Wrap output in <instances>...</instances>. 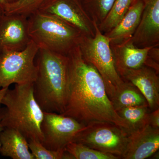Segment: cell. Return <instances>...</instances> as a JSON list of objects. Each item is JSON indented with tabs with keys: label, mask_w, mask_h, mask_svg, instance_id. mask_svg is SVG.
<instances>
[{
	"label": "cell",
	"mask_w": 159,
	"mask_h": 159,
	"mask_svg": "<svg viewBox=\"0 0 159 159\" xmlns=\"http://www.w3.org/2000/svg\"><path fill=\"white\" fill-rule=\"evenodd\" d=\"M67 56L68 91L61 115L86 125L111 123L129 133L127 123L113 106L102 77L93 66L84 59L79 47L71 50Z\"/></svg>",
	"instance_id": "cell-1"
},
{
	"label": "cell",
	"mask_w": 159,
	"mask_h": 159,
	"mask_svg": "<svg viewBox=\"0 0 159 159\" xmlns=\"http://www.w3.org/2000/svg\"><path fill=\"white\" fill-rule=\"evenodd\" d=\"M35 63L37 74L33 87L35 100L43 111L62 114L68 91L67 55L39 49Z\"/></svg>",
	"instance_id": "cell-2"
},
{
	"label": "cell",
	"mask_w": 159,
	"mask_h": 159,
	"mask_svg": "<svg viewBox=\"0 0 159 159\" xmlns=\"http://www.w3.org/2000/svg\"><path fill=\"white\" fill-rule=\"evenodd\" d=\"M1 103L6 106L2 120L4 128L17 130L28 141L42 142L44 113L34 98L33 83L15 84L14 89H8Z\"/></svg>",
	"instance_id": "cell-3"
},
{
	"label": "cell",
	"mask_w": 159,
	"mask_h": 159,
	"mask_svg": "<svg viewBox=\"0 0 159 159\" xmlns=\"http://www.w3.org/2000/svg\"><path fill=\"white\" fill-rule=\"evenodd\" d=\"M28 21L29 36L39 48L62 55L78 46L83 35L65 21L39 11L28 17Z\"/></svg>",
	"instance_id": "cell-4"
},
{
	"label": "cell",
	"mask_w": 159,
	"mask_h": 159,
	"mask_svg": "<svg viewBox=\"0 0 159 159\" xmlns=\"http://www.w3.org/2000/svg\"><path fill=\"white\" fill-rule=\"evenodd\" d=\"M93 22L95 35L83 34L78 47L84 59L93 66L101 75L110 99L124 81L117 72L108 39Z\"/></svg>",
	"instance_id": "cell-5"
},
{
	"label": "cell",
	"mask_w": 159,
	"mask_h": 159,
	"mask_svg": "<svg viewBox=\"0 0 159 159\" xmlns=\"http://www.w3.org/2000/svg\"><path fill=\"white\" fill-rule=\"evenodd\" d=\"M38 47L32 41L22 51L0 53V88L32 84L37 77L35 57Z\"/></svg>",
	"instance_id": "cell-6"
},
{
	"label": "cell",
	"mask_w": 159,
	"mask_h": 159,
	"mask_svg": "<svg viewBox=\"0 0 159 159\" xmlns=\"http://www.w3.org/2000/svg\"><path fill=\"white\" fill-rule=\"evenodd\" d=\"M128 134L124 129L109 123H97L87 125L74 142L80 143L99 152L111 154L121 159L124 153Z\"/></svg>",
	"instance_id": "cell-7"
},
{
	"label": "cell",
	"mask_w": 159,
	"mask_h": 159,
	"mask_svg": "<svg viewBox=\"0 0 159 159\" xmlns=\"http://www.w3.org/2000/svg\"><path fill=\"white\" fill-rule=\"evenodd\" d=\"M41 124L43 145L49 150H65L87 125L71 117L54 112L43 111Z\"/></svg>",
	"instance_id": "cell-8"
},
{
	"label": "cell",
	"mask_w": 159,
	"mask_h": 159,
	"mask_svg": "<svg viewBox=\"0 0 159 159\" xmlns=\"http://www.w3.org/2000/svg\"><path fill=\"white\" fill-rule=\"evenodd\" d=\"M39 11L61 19L84 35H95L93 21L84 9L80 0H47Z\"/></svg>",
	"instance_id": "cell-9"
},
{
	"label": "cell",
	"mask_w": 159,
	"mask_h": 159,
	"mask_svg": "<svg viewBox=\"0 0 159 159\" xmlns=\"http://www.w3.org/2000/svg\"><path fill=\"white\" fill-rule=\"evenodd\" d=\"M31 41L28 17L4 13L0 20V53L22 51Z\"/></svg>",
	"instance_id": "cell-10"
},
{
	"label": "cell",
	"mask_w": 159,
	"mask_h": 159,
	"mask_svg": "<svg viewBox=\"0 0 159 159\" xmlns=\"http://www.w3.org/2000/svg\"><path fill=\"white\" fill-rule=\"evenodd\" d=\"M144 9L139 25L130 40L139 48L159 45V0H142Z\"/></svg>",
	"instance_id": "cell-11"
},
{
	"label": "cell",
	"mask_w": 159,
	"mask_h": 159,
	"mask_svg": "<svg viewBox=\"0 0 159 159\" xmlns=\"http://www.w3.org/2000/svg\"><path fill=\"white\" fill-rule=\"evenodd\" d=\"M124 81L133 84L145 97L150 111L159 108V73L150 67L143 66L126 70L119 74Z\"/></svg>",
	"instance_id": "cell-12"
},
{
	"label": "cell",
	"mask_w": 159,
	"mask_h": 159,
	"mask_svg": "<svg viewBox=\"0 0 159 159\" xmlns=\"http://www.w3.org/2000/svg\"><path fill=\"white\" fill-rule=\"evenodd\" d=\"M159 129L149 125L128 134V141L121 159H145L158 151Z\"/></svg>",
	"instance_id": "cell-13"
},
{
	"label": "cell",
	"mask_w": 159,
	"mask_h": 159,
	"mask_svg": "<svg viewBox=\"0 0 159 159\" xmlns=\"http://www.w3.org/2000/svg\"><path fill=\"white\" fill-rule=\"evenodd\" d=\"M111 47L119 75L122 71L139 68L144 66L149 50L153 48H138L130 39L119 44L111 45Z\"/></svg>",
	"instance_id": "cell-14"
},
{
	"label": "cell",
	"mask_w": 159,
	"mask_h": 159,
	"mask_svg": "<svg viewBox=\"0 0 159 159\" xmlns=\"http://www.w3.org/2000/svg\"><path fill=\"white\" fill-rule=\"evenodd\" d=\"M144 6L142 0H136L119 24L104 34L110 45L119 44L131 38L139 25Z\"/></svg>",
	"instance_id": "cell-15"
},
{
	"label": "cell",
	"mask_w": 159,
	"mask_h": 159,
	"mask_svg": "<svg viewBox=\"0 0 159 159\" xmlns=\"http://www.w3.org/2000/svg\"><path fill=\"white\" fill-rule=\"evenodd\" d=\"M0 153L13 159H34L28 140L19 132L5 128L0 134Z\"/></svg>",
	"instance_id": "cell-16"
},
{
	"label": "cell",
	"mask_w": 159,
	"mask_h": 159,
	"mask_svg": "<svg viewBox=\"0 0 159 159\" xmlns=\"http://www.w3.org/2000/svg\"><path fill=\"white\" fill-rule=\"evenodd\" d=\"M110 100L116 111L125 107L148 105L147 100L139 89L125 81Z\"/></svg>",
	"instance_id": "cell-17"
},
{
	"label": "cell",
	"mask_w": 159,
	"mask_h": 159,
	"mask_svg": "<svg viewBox=\"0 0 159 159\" xmlns=\"http://www.w3.org/2000/svg\"><path fill=\"white\" fill-rule=\"evenodd\" d=\"M150 112L148 105L130 107L116 111L118 115L128 125L129 133L148 125Z\"/></svg>",
	"instance_id": "cell-18"
},
{
	"label": "cell",
	"mask_w": 159,
	"mask_h": 159,
	"mask_svg": "<svg viewBox=\"0 0 159 159\" xmlns=\"http://www.w3.org/2000/svg\"><path fill=\"white\" fill-rule=\"evenodd\" d=\"M132 4V0H115L104 20L98 27L105 34L116 27L126 14Z\"/></svg>",
	"instance_id": "cell-19"
},
{
	"label": "cell",
	"mask_w": 159,
	"mask_h": 159,
	"mask_svg": "<svg viewBox=\"0 0 159 159\" xmlns=\"http://www.w3.org/2000/svg\"><path fill=\"white\" fill-rule=\"evenodd\" d=\"M65 150L70 156L71 159H120L121 158L111 154L101 152L80 143L71 142Z\"/></svg>",
	"instance_id": "cell-20"
},
{
	"label": "cell",
	"mask_w": 159,
	"mask_h": 159,
	"mask_svg": "<svg viewBox=\"0 0 159 159\" xmlns=\"http://www.w3.org/2000/svg\"><path fill=\"white\" fill-rule=\"evenodd\" d=\"M115 0H80L86 13L97 25L102 22Z\"/></svg>",
	"instance_id": "cell-21"
},
{
	"label": "cell",
	"mask_w": 159,
	"mask_h": 159,
	"mask_svg": "<svg viewBox=\"0 0 159 159\" xmlns=\"http://www.w3.org/2000/svg\"><path fill=\"white\" fill-rule=\"evenodd\" d=\"M47 0H16L7 3L4 7L6 14L21 15L29 17L39 10Z\"/></svg>",
	"instance_id": "cell-22"
},
{
	"label": "cell",
	"mask_w": 159,
	"mask_h": 159,
	"mask_svg": "<svg viewBox=\"0 0 159 159\" xmlns=\"http://www.w3.org/2000/svg\"><path fill=\"white\" fill-rule=\"evenodd\" d=\"M28 141L29 150L34 159H69L65 150H49L38 140L30 139Z\"/></svg>",
	"instance_id": "cell-23"
},
{
	"label": "cell",
	"mask_w": 159,
	"mask_h": 159,
	"mask_svg": "<svg viewBox=\"0 0 159 159\" xmlns=\"http://www.w3.org/2000/svg\"><path fill=\"white\" fill-rule=\"evenodd\" d=\"M148 125L159 129V108L150 111L148 118Z\"/></svg>",
	"instance_id": "cell-24"
},
{
	"label": "cell",
	"mask_w": 159,
	"mask_h": 159,
	"mask_svg": "<svg viewBox=\"0 0 159 159\" xmlns=\"http://www.w3.org/2000/svg\"><path fill=\"white\" fill-rule=\"evenodd\" d=\"M4 111H5V107H2H2H0V134H1L2 131L5 128L3 127L2 124V119ZM0 147H1V143H0Z\"/></svg>",
	"instance_id": "cell-25"
},
{
	"label": "cell",
	"mask_w": 159,
	"mask_h": 159,
	"mask_svg": "<svg viewBox=\"0 0 159 159\" xmlns=\"http://www.w3.org/2000/svg\"><path fill=\"white\" fill-rule=\"evenodd\" d=\"M9 88H2L0 89V107H1V105L2 104L1 102H2V99L3 97L6 93L7 89Z\"/></svg>",
	"instance_id": "cell-26"
},
{
	"label": "cell",
	"mask_w": 159,
	"mask_h": 159,
	"mask_svg": "<svg viewBox=\"0 0 159 159\" xmlns=\"http://www.w3.org/2000/svg\"><path fill=\"white\" fill-rule=\"evenodd\" d=\"M7 3V0H0V6L2 8L3 10Z\"/></svg>",
	"instance_id": "cell-27"
},
{
	"label": "cell",
	"mask_w": 159,
	"mask_h": 159,
	"mask_svg": "<svg viewBox=\"0 0 159 159\" xmlns=\"http://www.w3.org/2000/svg\"><path fill=\"white\" fill-rule=\"evenodd\" d=\"M4 14V10L2 9V7L0 6V20H1V18L3 16V15Z\"/></svg>",
	"instance_id": "cell-28"
},
{
	"label": "cell",
	"mask_w": 159,
	"mask_h": 159,
	"mask_svg": "<svg viewBox=\"0 0 159 159\" xmlns=\"http://www.w3.org/2000/svg\"><path fill=\"white\" fill-rule=\"evenodd\" d=\"M16 0H7V3L12 2H15Z\"/></svg>",
	"instance_id": "cell-29"
},
{
	"label": "cell",
	"mask_w": 159,
	"mask_h": 159,
	"mask_svg": "<svg viewBox=\"0 0 159 159\" xmlns=\"http://www.w3.org/2000/svg\"><path fill=\"white\" fill-rule=\"evenodd\" d=\"M135 1L136 0H132V4L133 3H134Z\"/></svg>",
	"instance_id": "cell-30"
}]
</instances>
